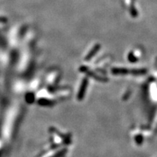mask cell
Wrapping results in <instances>:
<instances>
[{
    "label": "cell",
    "instance_id": "1",
    "mask_svg": "<svg viewBox=\"0 0 157 157\" xmlns=\"http://www.w3.org/2000/svg\"><path fill=\"white\" fill-rule=\"evenodd\" d=\"M88 84V80L87 78H84L83 82H82L81 87H80V89L78 90V101H82L83 99L84 94H85L86 92V89H87Z\"/></svg>",
    "mask_w": 157,
    "mask_h": 157
},
{
    "label": "cell",
    "instance_id": "2",
    "mask_svg": "<svg viewBox=\"0 0 157 157\" xmlns=\"http://www.w3.org/2000/svg\"><path fill=\"white\" fill-rule=\"evenodd\" d=\"M112 73L116 75H119V74H127L128 73H132L135 74V69L129 71L127 68H114L112 69Z\"/></svg>",
    "mask_w": 157,
    "mask_h": 157
},
{
    "label": "cell",
    "instance_id": "3",
    "mask_svg": "<svg viewBox=\"0 0 157 157\" xmlns=\"http://www.w3.org/2000/svg\"><path fill=\"white\" fill-rule=\"evenodd\" d=\"M100 48H101V45H100V44H96L95 46L94 47V48L92 49L91 50H90V52H89V54H88L87 56H86L85 60H90V59L93 58V57L95 56L96 53H97V52L100 50Z\"/></svg>",
    "mask_w": 157,
    "mask_h": 157
},
{
    "label": "cell",
    "instance_id": "4",
    "mask_svg": "<svg viewBox=\"0 0 157 157\" xmlns=\"http://www.w3.org/2000/svg\"><path fill=\"white\" fill-rule=\"evenodd\" d=\"M81 69H82V71L85 72V73H87V74H88V75H90V76H91V77L95 78V79H97V80H101V81H105V78H102V77H100L99 76L96 75L95 74H94V73H93V72L90 71H89V69H88V68H87L82 67Z\"/></svg>",
    "mask_w": 157,
    "mask_h": 157
},
{
    "label": "cell",
    "instance_id": "5",
    "mask_svg": "<svg viewBox=\"0 0 157 157\" xmlns=\"http://www.w3.org/2000/svg\"><path fill=\"white\" fill-rule=\"evenodd\" d=\"M128 59H129V60L130 62H136L137 60V59L135 58V56H133V54L132 53H130V54L129 55Z\"/></svg>",
    "mask_w": 157,
    "mask_h": 157
},
{
    "label": "cell",
    "instance_id": "6",
    "mask_svg": "<svg viewBox=\"0 0 157 157\" xmlns=\"http://www.w3.org/2000/svg\"><path fill=\"white\" fill-rule=\"evenodd\" d=\"M137 143H138V144H140L141 143H142V141H143V138H142V137L141 136H138L137 137Z\"/></svg>",
    "mask_w": 157,
    "mask_h": 157
}]
</instances>
